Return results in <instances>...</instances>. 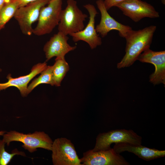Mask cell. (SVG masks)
Segmentation results:
<instances>
[{
	"instance_id": "6",
	"label": "cell",
	"mask_w": 165,
	"mask_h": 165,
	"mask_svg": "<svg viewBox=\"0 0 165 165\" xmlns=\"http://www.w3.org/2000/svg\"><path fill=\"white\" fill-rule=\"evenodd\" d=\"M51 151L54 165H82L73 144L66 138L55 139Z\"/></svg>"
},
{
	"instance_id": "17",
	"label": "cell",
	"mask_w": 165,
	"mask_h": 165,
	"mask_svg": "<svg viewBox=\"0 0 165 165\" xmlns=\"http://www.w3.org/2000/svg\"><path fill=\"white\" fill-rule=\"evenodd\" d=\"M19 8L18 3L12 0L6 2L0 11V31L3 28L6 24L14 16Z\"/></svg>"
},
{
	"instance_id": "24",
	"label": "cell",
	"mask_w": 165,
	"mask_h": 165,
	"mask_svg": "<svg viewBox=\"0 0 165 165\" xmlns=\"http://www.w3.org/2000/svg\"><path fill=\"white\" fill-rule=\"evenodd\" d=\"M2 71V69L0 68V72Z\"/></svg>"
},
{
	"instance_id": "11",
	"label": "cell",
	"mask_w": 165,
	"mask_h": 165,
	"mask_svg": "<svg viewBox=\"0 0 165 165\" xmlns=\"http://www.w3.org/2000/svg\"><path fill=\"white\" fill-rule=\"evenodd\" d=\"M84 7L88 12L89 17L88 23L86 27L79 32L69 35L74 42L82 41L88 44L91 49L96 48L102 44L101 38L96 32L95 27V18L98 14L94 5L88 4Z\"/></svg>"
},
{
	"instance_id": "12",
	"label": "cell",
	"mask_w": 165,
	"mask_h": 165,
	"mask_svg": "<svg viewBox=\"0 0 165 165\" xmlns=\"http://www.w3.org/2000/svg\"><path fill=\"white\" fill-rule=\"evenodd\" d=\"M138 60L142 63H150L155 70L149 76V82L154 85H165V51H155L148 49L139 56Z\"/></svg>"
},
{
	"instance_id": "20",
	"label": "cell",
	"mask_w": 165,
	"mask_h": 165,
	"mask_svg": "<svg viewBox=\"0 0 165 165\" xmlns=\"http://www.w3.org/2000/svg\"><path fill=\"white\" fill-rule=\"evenodd\" d=\"M127 0H104V3L107 10L115 6L118 4Z\"/></svg>"
},
{
	"instance_id": "8",
	"label": "cell",
	"mask_w": 165,
	"mask_h": 165,
	"mask_svg": "<svg viewBox=\"0 0 165 165\" xmlns=\"http://www.w3.org/2000/svg\"><path fill=\"white\" fill-rule=\"evenodd\" d=\"M115 7L136 22L145 17L155 18L160 16L159 13L153 6L141 0H127Z\"/></svg>"
},
{
	"instance_id": "25",
	"label": "cell",
	"mask_w": 165,
	"mask_h": 165,
	"mask_svg": "<svg viewBox=\"0 0 165 165\" xmlns=\"http://www.w3.org/2000/svg\"><path fill=\"white\" fill-rule=\"evenodd\" d=\"M8 0H6V1H8Z\"/></svg>"
},
{
	"instance_id": "5",
	"label": "cell",
	"mask_w": 165,
	"mask_h": 165,
	"mask_svg": "<svg viewBox=\"0 0 165 165\" xmlns=\"http://www.w3.org/2000/svg\"><path fill=\"white\" fill-rule=\"evenodd\" d=\"M62 5V0H50L47 6L42 7L33 33L41 36L50 33L59 24Z\"/></svg>"
},
{
	"instance_id": "22",
	"label": "cell",
	"mask_w": 165,
	"mask_h": 165,
	"mask_svg": "<svg viewBox=\"0 0 165 165\" xmlns=\"http://www.w3.org/2000/svg\"><path fill=\"white\" fill-rule=\"evenodd\" d=\"M6 2V0H0V11Z\"/></svg>"
},
{
	"instance_id": "3",
	"label": "cell",
	"mask_w": 165,
	"mask_h": 165,
	"mask_svg": "<svg viewBox=\"0 0 165 165\" xmlns=\"http://www.w3.org/2000/svg\"><path fill=\"white\" fill-rule=\"evenodd\" d=\"M67 3L66 8L61 11L58 26V31L68 35L82 30L88 16L79 9L75 0H67Z\"/></svg>"
},
{
	"instance_id": "1",
	"label": "cell",
	"mask_w": 165,
	"mask_h": 165,
	"mask_svg": "<svg viewBox=\"0 0 165 165\" xmlns=\"http://www.w3.org/2000/svg\"><path fill=\"white\" fill-rule=\"evenodd\" d=\"M156 29V26L151 25L142 29L132 31L125 38L126 53L117 64L118 68L130 66L143 51L149 48Z\"/></svg>"
},
{
	"instance_id": "10",
	"label": "cell",
	"mask_w": 165,
	"mask_h": 165,
	"mask_svg": "<svg viewBox=\"0 0 165 165\" xmlns=\"http://www.w3.org/2000/svg\"><path fill=\"white\" fill-rule=\"evenodd\" d=\"M96 4L101 14L100 22L95 27L97 33L104 38L109 31L116 30L119 31L120 36L126 38L133 30L132 28L118 22L111 16L105 7L103 0H97Z\"/></svg>"
},
{
	"instance_id": "15",
	"label": "cell",
	"mask_w": 165,
	"mask_h": 165,
	"mask_svg": "<svg viewBox=\"0 0 165 165\" xmlns=\"http://www.w3.org/2000/svg\"><path fill=\"white\" fill-rule=\"evenodd\" d=\"M113 148L117 153L128 152L132 153L138 157L146 161L164 157L165 151L150 148L141 145H135L128 143L115 144Z\"/></svg>"
},
{
	"instance_id": "19",
	"label": "cell",
	"mask_w": 165,
	"mask_h": 165,
	"mask_svg": "<svg viewBox=\"0 0 165 165\" xmlns=\"http://www.w3.org/2000/svg\"><path fill=\"white\" fill-rule=\"evenodd\" d=\"M5 142L3 140H0V165H7L16 155L26 156L25 153L19 151L17 148L13 150L11 153L7 152L5 149Z\"/></svg>"
},
{
	"instance_id": "16",
	"label": "cell",
	"mask_w": 165,
	"mask_h": 165,
	"mask_svg": "<svg viewBox=\"0 0 165 165\" xmlns=\"http://www.w3.org/2000/svg\"><path fill=\"white\" fill-rule=\"evenodd\" d=\"M55 62L52 66L54 85L61 86L62 80L69 71V67L65 58H56Z\"/></svg>"
},
{
	"instance_id": "14",
	"label": "cell",
	"mask_w": 165,
	"mask_h": 165,
	"mask_svg": "<svg viewBox=\"0 0 165 165\" xmlns=\"http://www.w3.org/2000/svg\"><path fill=\"white\" fill-rule=\"evenodd\" d=\"M46 62L38 63L34 65L28 75L17 78H13L10 74L6 77L8 81L5 83H0V92L11 86L17 88L20 91L21 96L26 97L28 94V85L30 81L35 76L41 73L47 67Z\"/></svg>"
},
{
	"instance_id": "9",
	"label": "cell",
	"mask_w": 165,
	"mask_h": 165,
	"mask_svg": "<svg viewBox=\"0 0 165 165\" xmlns=\"http://www.w3.org/2000/svg\"><path fill=\"white\" fill-rule=\"evenodd\" d=\"M82 165H129L130 163L113 148L106 150L84 152L80 159Z\"/></svg>"
},
{
	"instance_id": "23",
	"label": "cell",
	"mask_w": 165,
	"mask_h": 165,
	"mask_svg": "<svg viewBox=\"0 0 165 165\" xmlns=\"http://www.w3.org/2000/svg\"><path fill=\"white\" fill-rule=\"evenodd\" d=\"M6 132L4 131H0V136H3Z\"/></svg>"
},
{
	"instance_id": "13",
	"label": "cell",
	"mask_w": 165,
	"mask_h": 165,
	"mask_svg": "<svg viewBox=\"0 0 165 165\" xmlns=\"http://www.w3.org/2000/svg\"><path fill=\"white\" fill-rule=\"evenodd\" d=\"M68 39L67 35L59 31L51 37L43 47L46 61L54 57L65 58L66 54L74 50L76 46L70 45L68 42Z\"/></svg>"
},
{
	"instance_id": "21",
	"label": "cell",
	"mask_w": 165,
	"mask_h": 165,
	"mask_svg": "<svg viewBox=\"0 0 165 165\" xmlns=\"http://www.w3.org/2000/svg\"><path fill=\"white\" fill-rule=\"evenodd\" d=\"M16 2L19 7L24 6L28 3L38 0H12Z\"/></svg>"
},
{
	"instance_id": "4",
	"label": "cell",
	"mask_w": 165,
	"mask_h": 165,
	"mask_svg": "<svg viewBox=\"0 0 165 165\" xmlns=\"http://www.w3.org/2000/svg\"><path fill=\"white\" fill-rule=\"evenodd\" d=\"M142 138L133 130L118 129L107 132L100 133L97 136L93 151L106 150L111 148V145L114 143H128L141 145Z\"/></svg>"
},
{
	"instance_id": "7",
	"label": "cell",
	"mask_w": 165,
	"mask_h": 165,
	"mask_svg": "<svg viewBox=\"0 0 165 165\" xmlns=\"http://www.w3.org/2000/svg\"><path fill=\"white\" fill-rule=\"evenodd\" d=\"M50 0H38L17 9L13 17L23 34L29 36L32 35V24L38 20L41 8L47 5Z\"/></svg>"
},
{
	"instance_id": "18",
	"label": "cell",
	"mask_w": 165,
	"mask_h": 165,
	"mask_svg": "<svg viewBox=\"0 0 165 165\" xmlns=\"http://www.w3.org/2000/svg\"><path fill=\"white\" fill-rule=\"evenodd\" d=\"M41 84H49L54 86L53 78L52 66H47L41 73L40 75L34 79L28 87L29 94L37 86Z\"/></svg>"
},
{
	"instance_id": "2",
	"label": "cell",
	"mask_w": 165,
	"mask_h": 165,
	"mask_svg": "<svg viewBox=\"0 0 165 165\" xmlns=\"http://www.w3.org/2000/svg\"><path fill=\"white\" fill-rule=\"evenodd\" d=\"M3 136L2 140L8 146L12 142H20L23 143L22 147L31 153L36 151L38 148L51 151L53 141L49 135L43 131L24 134L10 130L6 132Z\"/></svg>"
}]
</instances>
